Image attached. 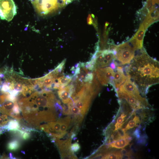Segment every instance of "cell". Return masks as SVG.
<instances>
[{"label": "cell", "mask_w": 159, "mask_h": 159, "mask_svg": "<svg viewBox=\"0 0 159 159\" xmlns=\"http://www.w3.org/2000/svg\"><path fill=\"white\" fill-rule=\"evenodd\" d=\"M132 60L125 67L127 75L145 94L150 87L159 83V62L150 57L143 48Z\"/></svg>", "instance_id": "6da1fadb"}, {"label": "cell", "mask_w": 159, "mask_h": 159, "mask_svg": "<svg viewBox=\"0 0 159 159\" xmlns=\"http://www.w3.org/2000/svg\"><path fill=\"white\" fill-rule=\"evenodd\" d=\"M23 117L32 126L39 127L43 122L55 121L57 114L55 106L34 94L19 102Z\"/></svg>", "instance_id": "7a4b0ae2"}, {"label": "cell", "mask_w": 159, "mask_h": 159, "mask_svg": "<svg viewBox=\"0 0 159 159\" xmlns=\"http://www.w3.org/2000/svg\"><path fill=\"white\" fill-rule=\"evenodd\" d=\"M113 50L121 64H130L134 57L135 50L129 42L115 46Z\"/></svg>", "instance_id": "3957f363"}, {"label": "cell", "mask_w": 159, "mask_h": 159, "mask_svg": "<svg viewBox=\"0 0 159 159\" xmlns=\"http://www.w3.org/2000/svg\"><path fill=\"white\" fill-rule=\"evenodd\" d=\"M32 4L37 12L46 15L61 8L60 0H32Z\"/></svg>", "instance_id": "277c9868"}, {"label": "cell", "mask_w": 159, "mask_h": 159, "mask_svg": "<svg viewBox=\"0 0 159 159\" xmlns=\"http://www.w3.org/2000/svg\"><path fill=\"white\" fill-rule=\"evenodd\" d=\"M123 84L117 90L125 92L140 101L146 107L149 106L146 99L141 96L136 85L129 76H127L126 80Z\"/></svg>", "instance_id": "5b68a950"}, {"label": "cell", "mask_w": 159, "mask_h": 159, "mask_svg": "<svg viewBox=\"0 0 159 159\" xmlns=\"http://www.w3.org/2000/svg\"><path fill=\"white\" fill-rule=\"evenodd\" d=\"M17 13L16 7L13 0H0V18L11 21Z\"/></svg>", "instance_id": "8992f818"}, {"label": "cell", "mask_w": 159, "mask_h": 159, "mask_svg": "<svg viewBox=\"0 0 159 159\" xmlns=\"http://www.w3.org/2000/svg\"><path fill=\"white\" fill-rule=\"evenodd\" d=\"M54 141L57 147L62 159H77V157L70 150L71 138L65 140H61L54 138Z\"/></svg>", "instance_id": "52a82bcc"}, {"label": "cell", "mask_w": 159, "mask_h": 159, "mask_svg": "<svg viewBox=\"0 0 159 159\" xmlns=\"http://www.w3.org/2000/svg\"><path fill=\"white\" fill-rule=\"evenodd\" d=\"M94 73L101 85L106 86L113 79L114 72L111 67H107L98 68L95 70Z\"/></svg>", "instance_id": "ba28073f"}, {"label": "cell", "mask_w": 159, "mask_h": 159, "mask_svg": "<svg viewBox=\"0 0 159 159\" xmlns=\"http://www.w3.org/2000/svg\"><path fill=\"white\" fill-rule=\"evenodd\" d=\"M116 92L119 98L125 100L133 110H136L146 107L140 101L127 93L118 90Z\"/></svg>", "instance_id": "9c48e42d"}, {"label": "cell", "mask_w": 159, "mask_h": 159, "mask_svg": "<svg viewBox=\"0 0 159 159\" xmlns=\"http://www.w3.org/2000/svg\"><path fill=\"white\" fill-rule=\"evenodd\" d=\"M145 29L143 24H141L138 31L134 36L129 41L135 50L143 48V41Z\"/></svg>", "instance_id": "30bf717a"}, {"label": "cell", "mask_w": 159, "mask_h": 159, "mask_svg": "<svg viewBox=\"0 0 159 159\" xmlns=\"http://www.w3.org/2000/svg\"><path fill=\"white\" fill-rule=\"evenodd\" d=\"M126 79L127 76L125 75L123 68L120 66H118L114 72L113 79L109 84L113 87L116 91Z\"/></svg>", "instance_id": "8fae6325"}, {"label": "cell", "mask_w": 159, "mask_h": 159, "mask_svg": "<svg viewBox=\"0 0 159 159\" xmlns=\"http://www.w3.org/2000/svg\"><path fill=\"white\" fill-rule=\"evenodd\" d=\"M74 91V85L71 84L59 90L58 93L59 98L64 104H67L71 100V96Z\"/></svg>", "instance_id": "7c38bea8"}, {"label": "cell", "mask_w": 159, "mask_h": 159, "mask_svg": "<svg viewBox=\"0 0 159 159\" xmlns=\"http://www.w3.org/2000/svg\"><path fill=\"white\" fill-rule=\"evenodd\" d=\"M132 139V138L129 136L126 138L112 142L107 144V145L105 146L109 149L112 148L117 149L123 148L129 144Z\"/></svg>", "instance_id": "4fadbf2b"}, {"label": "cell", "mask_w": 159, "mask_h": 159, "mask_svg": "<svg viewBox=\"0 0 159 159\" xmlns=\"http://www.w3.org/2000/svg\"><path fill=\"white\" fill-rule=\"evenodd\" d=\"M141 122V121L139 117L135 115V114L133 115L127 121V124L125 125V127L121 128L125 132H126L127 130L136 127L138 125L140 124Z\"/></svg>", "instance_id": "5bb4252c"}, {"label": "cell", "mask_w": 159, "mask_h": 159, "mask_svg": "<svg viewBox=\"0 0 159 159\" xmlns=\"http://www.w3.org/2000/svg\"><path fill=\"white\" fill-rule=\"evenodd\" d=\"M7 124L4 127L6 130L15 132L20 128V125L18 120L15 119L11 120L8 122Z\"/></svg>", "instance_id": "9a60e30c"}, {"label": "cell", "mask_w": 159, "mask_h": 159, "mask_svg": "<svg viewBox=\"0 0 159 159\" xmlns=\"http://www.w3.org/2000/svg\"><path fill=\"white\" fill-rule=\"evenodd\" d=\"M110 149L105 154L103 159H122L123 155L120 151H110Z\"/></svg>", "instance_id": "2e32d148"}, {"label": "cell", "mask_w": 159, "mask_h": 159, "mask_svg": "<svg viewBox=\"0 0 159 159\" xmlns=\"http://www.w3.org/2000/svg\"><path fill=\"white\" fill-rule=\"evenodd\" d=\"M66 60V59L63 60L55 69L52 71L56 79L59 77L64 76L63 71Z\"/></svg>", "instance_id": "e0dca14e"}, {"label": "cell", "mask_w": 159, "mask_h": 159, "mask_svg": "<svg viewBox=\"0 0 159 159\" xmlns=\"http://www.w3.org/2000/svg\"><path fill=\"white\" fill-rule=\"evenodd\" d=\"M71 120V119L69 116H67L63 118H62L60 132L64 136L67 133L66 130L70 125Z\"/></svg>", "instance_id": "ac0fdd59"}, {"label": "cell", "mask_w": 159, "mask_h": 159, "mask_svg": "<svg viewBox=\"0 0 159 159\" xmlns=\"http://www.w3.org/2000/svg\"><path fill=\"white\" fill-rule=\"evenodd\" d=\"M20 145L19 141L16 140H13L9 142L7 145V148L10 150L15 151L19 149Z\"/></svg>", "instance_id": "d6986e66"}, {"label": "cell", "mask_w": 159, "mask_h": 159, "mask_svg": "<svg viewBox=\"0 0 159 159\" xmlns=\"http://www.w3.org/2000/svg\"><path fill=\"white\" fill-rule=\"evenodd\" d=\"M55 80L59 84L60 89H61L64 88L72 80V79H68L63 76L58 78Z\"/></svg>", "instance_id": "ffe728a7"}, {"label": "cell", "mask_w": 159, "mask_h": 159, "mask_svg": "<svg viewBox=\"0 0 159 159\" xmlns=\"http://www.w3.org/2000/svg\"><path fill=\"white\" fill-rule=\"evenodd\" d=\"M16 131L18 132L20 136L24 140H27L29 138L30 134L28 131L20 129Z\"/></svg>", "instance_id": "44dd1931"}, {"label": "cell", "mask_w": 159, "mask_h": 159, "mask_svg": "<svg viewBox=\"0 0 159 159\" xmlns=\"http://www.w3.org/2000/svg\"><path fill=\"white\" fill-rule=\"evenodd\" d=\"M94 77V74L91 72H88L86 75L83 82H90L92 80Z\"/></svg>", "instance_id": "7402d4cb"}, {"label": "cell", "mask_w": 159, "mask_h": 159, "mask_svg": "<svg viewBox=\"0 0 159 159\" xmlns=\"http://www.w3.org/2000/svg\"><path fill=\"white\" fill-rule=\"evenodd\" d=\"M80 144L77 142H75L71 145L70 148L71 150L73 153L77 152L80 149Z\"/></svg>", "instance_id": "603a6c76"}, {"label": "cell", "mask_w": 159, "mask_h": 159, "mask_svg": "<svg viewBox=\"0 0 159 159\" xmlns=\"http://www.w3.org/2000/svg\"><path fill=\"white\" fill-rule=\"evenodd\" d=\"M85 67L87 69L89 70H94V65L90 61L87 62L85 64Z\"/></svg>", "instance_id": "cb8c5ba5"}, {"label": "cell", "mask_w": 159, "mask_h": 159, "mask_svg": "<svg viewBox=\"0 0 159 159\" xmlns=\"http://www.w3.org/2000/svg\"><path fill=\"white\" fill-rule=\"evenodd\" d=\"M73 0H60L62 7L71 3Z\"/></svg>", "instance_id": "d4e9b609"}, {"label": "cell", "mask_w": 159, "mask_h": 159, "mask_svg": "<svg viewBox=\"0 0 159 159\" xmlns=\"http://www.w3.org/2000/svg\"><path fill=\"white\" fill-rule=\"evenodd\" d=\"M6 130L4 126H0V135L5 132Z\"/></svg>", "instance_id": "484cf974"}, {"label": "cell", "mask_w": 159, "mask_h": 159, "mask_svg": "<svg viewBox=\"0 0 159 159\" xmlns=\"http://www.w3.org/2000/svg\"><path fill=\"white\" fill-rule=\"evenodd\" d=\"M110 65V67L112 69H115L116 68V66L114 61L112 62Z\"/></svg>", "instance_id": "4316f807"}, {"label": "cell", "mask_w": 159, "mask_h": 159, "mask_svg": "<svg viewBox=\"0 0 159 159\" xmlns=\"http://www.w3.org/2000/svg\"><path fill=\"white\" fill-rule=\"evenodd\" d=\"M9 158L11 159H13L14 158H15L13 157V155H12V154L11 153H10V154H9Z\"/></svg>", "instance_id": "83f0119b"}, {"label": "cell", "mask_w": 159, "mask_h": 159, "mask_svg": "<svg viewBox=\"0 0 159 159\" xmlns=\"http://www.w3.org/2000/svg\"><path fill=\"white\" fill-rule=\"evenodd\" d=\"M31 1H32V0H30Z\"/></svg>", "instance_id": "f1b7e54d"}]
</instances>
